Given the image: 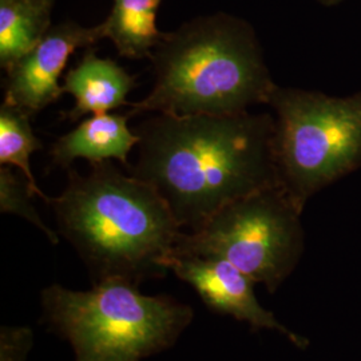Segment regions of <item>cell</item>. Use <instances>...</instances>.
Segmentation results:
<instances>
[{
	"mask_svg": "<svg viewBox=\"0 0 361 361\" xmlns=\"http://www.w3.org/2000/svg\"><path fill=\"white\" fill-rule=\"evenodd\" d=\"M274 116L157 114L141 122L130 176L164 198L180 229L195 232L233 201L280 185Z\"/></svg>",
	"mask_w": 361,
	"mask_h": 361,
	"instance_id": "cell-1",
	"label": "cell"
},
{
	"mask_svg": "<svg viewBox=\"0 0 361 361\" xmlns=\"http://www.w3.org/2000/svg\"><path fill=\"white\" fill-rule=\"evenodd\" d=\"M91 166L87 174L70 170L65 190L46 204L94 284L140 285L166 276L182 233L168 204L149 183L123 174L110 161Z\"/></svg>",
	"mask_w": 361,
	"mask_h": 361,
	"instance_id": "cell-2",
	"label": "cell"
},
{
	"mask_svg": "<svg viewBox=\"0 0 361 361\" xmlns=\"http://www.w3.org/2000/svg\"><path fill=\"white\" fill-rule=\"evenodd\" d=\"M154 86L130 104V116H234L268 104L276 89L255 28L217 13L198 16L173 31L150 58Z\"/></svg>",
	"mask_w": 361,
	"mask_h": 361,
	"instance_id": "cell-3",
	"label": "cell"
},
{
	"mask_svg": "<svg viewBox=\"0 0 361 361\" xmlns=\"http://www.w3.org/2000/svg\"><path fill=\"white\" fill-rule=\"evenodd\" d=\"M40 301L44 322L70 343L75 361L143 360L173 347L193 320L189 305L146 296L125 280L82 292L51 285Z\"/></svg>",
	"mask_w": 361,
	"mask_h": 361,
	"instance_id": "cell-4",
	"label": "cell"
},
{
	"mask_svg": "<svg viewBox=\"0 0 361 361\" xmlns=\"http://www.w3.org/2000/svg\"><path fill=\"white\" fill-rule=\"evenodd\" d=\"M274 116L279 182L304 210L314 194L361 169V91L332 97L276 86Z\"/></svg>",
	"mask_w": 361,
	"mask_h": 361,
	"instance_id": "cell-5",
	"label": "cell"
},
{
	"mask_svg": "<svg viewBox=\"0 0 361 361\" xmlns=\"http://www.w3.org/2000/svg\"><path fill=\"white\" fill-rule=\"evenodd\" d=\"M302 212L281 185L264 188L222 207L198 231L180 233L173 255L225 259L274 293L304 255Z\"/></svg>",
	"mask_w": 361,
	"mask_h": 361,
	"instance_id": "cell-6",
	"label": "cell"
},
{
	"mask_svg": "<svg viewBox=\"0 0 361 361\" xmlns=\"http://www.w3.org/2000/svg\"><path fill=\"white\" fill-rule=\"evenodd\" d=\"M106 38L104 22L83 27L75 22L51 26L38 44L6 70L4 102L35 114L65 92L59 79L78 49H90Z\"/></svg>",
	"mask_w": 361,
	"mask_h": 361,
	"instance_id": "cell-7",
	"label": "cell"
},
{
	"mask_svg": "<svg viewBox=\"0 0 361 361\" xmlns=\"http://www.w3.org/2000/svg\"><path fill=\"white\" fill-rule=\"evenodd\" d=\"M168 267L169 271L193 288L209 310L232 316L253 331L277 332L297 348H308L310 340L285 326L265 310L255 293L256 283L231 262L216 257L173 255Z\"/></svg>",
	"mask_w": 361,
	"mask_h": 361,
	"instance_id": "cell-8",
	"label": "cell"
},
{
	"mask_svg": "<svg viewBox=\"0 0 361 361\" xmlns=\"http://www.w3.org/2000/svg\"><path fill=\"white\" fill-rule=\"evenodd\" d=\"M63 90L73 95L75 104L62 116L77 122L82 116L106 114L129 106L128 95L137 83L135 77L109 58H99L94 47L87 49L77 65L67 70Z\"/></svg>",
	"mask_w": 361,
	"mask_h": 361,
	"instance_id": "cell-9",
	"label": "cell"
},
{
	"mask_svg": "<svg viewBox=\"0 0 361 361\" xmlns=\"http://www.w3.org/2000/svg\"><path fill=\"white\" fill-rule=\"evenodd\" d=\"M128 113L99 114L83 119L51 147L52 165L67 169L78 158L91 165L116 159L129 168L130 152L140 142V137L129 128Z\"/></svg>",
	"mask_w": 361,
	"mask_h": 361,
	"instance_id": "cell-10",
	"label": "cell"
},
{
	"mask_svg": "<svg viewBox=\"0 0 361 361\" xmlns=\"http://www.w3.org/2000/svg\"><path fill=\"white\" fill-rule=\"evenodd\" d=\"M162 0H114L104 22L106 38L110 39L121 56L150 59L155 47L165 38L157 26V13Z\"/></svg>",
	"mask_w": 361,
	"mask_h": 361,
	"instance_id": "cell-11",
	"label": "cell"
},
{
	"mask_svg": "<svg viewBox=\"0 0 361 361\" xmlns=\"http://www.w3.org/2000/svg\"><path fill=\"white\" fill-rule=\"evenodd\" d=\"M55 0H0V66L6 71L51 28Z\"/></svg>",
	"mask_w": 361,
	"mask_h": 361,
	"instance_id": "cell-12",
	"label": "cell"
},
{
	"mask_svg": "<svg viewBox=\"0 0 361 361\" xmlns=\"http://www.w3.org/2000/svg\"><path fill=\"white\" fill-rule=\"evenodd\" d=\"M32 116L26 110L3 102L0 107V165L19 168L34 195L47 202L49 197L39 189L30 165V157L43 147L30 123Z\"/></svg>",
	"mask_w": 361,
	"mask_h": 361,
	"instance_id": "cell-13",
	"label": "cell"
},
{
	"mask_svg": "<svg viewBox=\"0 0 361 361\" xmlns=\"http://www.w3.org/2000/svg\"><path fill=\"white\" fill-rule=\"evenodd\" d=\"M32 195L26 178L22 180L10 166L0 168V212L23 217L44 233L52 245H56L59 237L40 219L31 202Z\"/></svg>",
	"mask_w": 361,
	"mask_h": 361,
	"instance_id": "cell-14",
	"label": "cell"
},
{
	"mask_svg": "<svg viewBox=\"0 0 361 361\" xmlns=\"http://www.w3.org/2000/svg\"><path fill=\"white\" fill-rule=\"evenodd\" d=\"M34 345V334L28 326H1L0 361H27Z\"/></svg>",
	"mask_w": 361,
	"mask_h": 361,
	"instance_id": "cell-15",
	"label": "cell"
},
{
	"mask_svg": "<svg viewBox=\"0 0 361 361\" xmlns=\"http://www.w3.org/2000/svg\"><path fill=\"white\" fill-rule=\"evenodd\" d=\"M319 1L324 4V6H336V4H338V3H341L344 0H319Z\"/></svg>",
	"mask_w": 361,
	"mask_h": 361,
	"instance_id": "cell-16",
	"label": "cell"
}]
</instances>
